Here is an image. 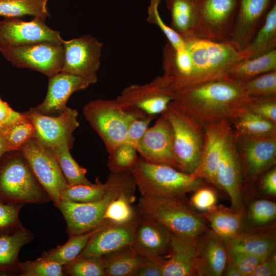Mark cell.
<instances>
[{
    "label": "cell",
    "instance_id": "6da1fadb",
    "mask_svg": "<svg viewBox=\"0 0 276 276\" xmlns=\"http://www.w3.org/2000/svg\"><path fill=\"white\" fill-rule=\"evenodd\" d=\"M175 49L168 41L163 50V88L170 95L223 77L240 61V51L229 41L217 42L192 37Z\"/></svg>",
    "mask_w": 276,
    "mask_h": 276
},
{
    "label": "cell",
    "instance_id": "7a4b0ae2",
    "mask_svg": "<svg viewBox=\"0 0 276 276\" xmlns=\"http://www.w3.org/2000/svg\"><path fill=\"white\" fill-rule=\"evenodd\" d=\"M172 102L204 126L222 120L231 121L254 99L240 82L221 77L172 94Z\"/></svg>",
    "mask_w": 276,
    "mask_h": 276
},
{
    "label": "cell",
    "instance_id": "3957f363",
    "mask_svg": "<svg viewBox=\"0 0 276 276\" xmlns=\"http://www.w3.org/2000/svg\"><path fill=\"white\" fill-rule=\"evenodd\" d=\"M105 183L104 195L98 201L80 203L60 199L56 207L65 220L69 236L87 233L103 225V216L110 202L121 194L135 191L136 188L130 172H110Z\"/></svg>",
    "mask_w": 276,
    "mask_h": 276
},
{
    "label": "cell",
    "instance_id": "277c9868",
    "mask_svg": "<svg viewBox=\"0 0 276 276\" xmlns=\"http://www.w3.org/2000/svg\"><path fill=\"white\" fill-rule=\"evenodd\" d=\"M141 196L186 198L204 181L168 165L149 163L141 156L130 170Z\"/></svg>",
    "mask_w": 276,
    "mask_h": 276
},
{
    "label": "cell",
    "instance_id": "5b68a950",
    "mask_svg": "<svg viewBox=\"0 0 276 276\" xmlns=\"http://www.w3.org/2000/svg\"><path fill=\"white\" fill-rule=\"evenodd\" d=\"M136 209L178 235L195 239L209 228L202 213L193 208L188 198L141 196Z\"/></svg>",
    "mask_w": 276,
    "mask_h": 276
},
{
    "label": "cell",
    "instance_id": "8992f818",
    "mask_svg": "<svg viewBox=\"0 0 276 276\" xmlns=\"http://www.w3.org/2000/svg\"><path fill=\"white\" fill-rule=\"evenodd\" d=\"M0 199L25 204L52 201L20 151L8 152L0 158Z\"/></svg>",
    "mask_w": 276,
    "mask_h": 276
},
{
    "label": "cell",
    "instance_id": "52a82bcc",
    "mask_svg": "<svg viewBox=\"0 0 276 276\" xmlns=\"http://www.w3.org/2000/svg\"><path fill=\"white\" fill-rule=\"evenodd\" d=\"M173 133V153L177 170L192 174L198 164L204 142L203 126L172 101L161 113Z\"/></svg>",
    "mask_w": 276,
    "mask_h": 276
},
{
    "label": "cell",
    "instance_id": "ba28073f",
    "mask_svg": "<svg viewBox=\"0 0 276 276\" xmlns=\"http://www.w3.org/2000/svg\"><path fill=\"white\" fill-rule=\"evenodd\" d=\"M83 113L102 140L108 153L125 142L129 126L136 118L124 111L116 99L90 101L84 106Z\"/></svg>",
    "mask_w": 276,
    "mask_h": 276
},
{
    "label": "cell",
    "instance_id": "9c48e42d",
    "mask_svg": "<svg viewBox=\"0 0 276 276\" xmlns=\"http://www.w3.org/2000/svg\"><path fill=\"white\" fill-rule=\"evenodd\" d=\"M5 59L17 68L38 71L48 77L61 72L63 63L62 44L52 42L11 46L0 49Z\"/></svg>",
    "mask_w": 276,
    "mask_h": 276
},
{
    "label": "cell",
    "instance_id": "30bf717a",
    "mask_svg": "<svg viewBox=\"0 0 276 276\" xmlns=\"http://www.w3.org/2000/svg\"><path fill=\"white\" fill-rule=\"evenodd\" d=\"M198 18L196 37L217 42L229 41L239 0H196Z\"/></svg>",
    "mask_w": 276,
    "mask_h": 276
},
{
    "label": "cell",
    "instance_id": "8fae6325",
    "mask_svg": "<svg viewBox=\"0 0 276 276\" xmlns=\"http://www.w3.org/2000/svg\"><path fill=\"white\" fill-rule=\"evenodd\" d=\"M34 176L48 192L55 206L60 192L68 186L53 151L33 138L20 150Z\"/></svg>",
    "mask_w": 276,
    "mask_h": 276
},
{
    "label": "cell",
    "instance_id": "7c38bea8",
    "mask_svg": "<svg viewBox=\"0 0 276 276\" xmlns=\"http://www.w3.org/2000/svg\"><path fill=\"white\" fill-rule=\"evenodd\" d=\"M119 105L135 118L162 113L172 101L171 95L162 87L159 76L150 82L126 87L116 99Z\"/></svg>",
    "mask_w": 276,
    "mask_h": 276
},
{
    "label": "cell",
    "instance_id": "4fadbf2b",
    "mask_svg": "<svg viewBox=\"0 0 276 276\" xmlns=\"http://www.w3.org/2000/svg\"><path fill=\"white\" fill-rule=\"evenodd\" d=\"M233 134L245 182L253 183L275 164L276 136L256 137L236 132Z\"/></svg>",
    "mask_w": 276,
    "mask_h": 276
},
{
    "label": "cell",
    "instance_id": "5bb4252c",
    "mask_svg": "<svg viewBox=\"0 0 276 276\" xmlns=\"http://www.w3.org/2000/svg\"><path fill=\"white\" fill-rule=\"evenodd\" d=\"M23 113L32 122L35 139L44 147L53 150L62 145L73 147L75 137L73 134L79 127L78 111L67 107L58 116H49L35 111L32 107Z\"/></svg>",
    "mask_w": 276,
    "mask_h": 276
},
{
    "label": "cell",
    "instance_id": "9a60e30c",
    "mask_svg": "<svg viewBox=\"0 0 276 276\" xmlns=\"http://www.w3.org/2000/svg\"><path fill=\"white\" fill-rule=\"evenodd\" d=\"M63 63L61 72L83 77L94 84L98 80L103 44L90 35L64 40Z\"/></svg>",
    "mask_w": 276,
    "mask_h": 276
},
{
    "label": "cell",
    "instance_id": "2e32d148",
    "mask_svg": "<svg viewBox=\"0 0 276 276\" xmlns=\"http://www.w3.org/2000/svg\"><path fill=\"white\" fill-rule=\"evenodd\" d=\"M231 123L222 120L203 126L204 142L198 164L192 174L217 188L216 175L226 143L233 133Z\"/></svg>",
    "mask_w": 276,
    "mask_h": 276
},
{
    "label": "cell",
    "instance_id": "e0dca14e",
    "mask_svg": "<svg viewBox=\"0 0 276 276\" xmlns=\"http://www.w3.org/2000/svg\"><path fill=\"white\" fill-rule=\"evenodd\" d=\"M45 20L33 17L30 21L19 18H5L0 21V49L40 42L62 44L59 31L48 26Z\"/></svg>",
    "mask_w": 276,
    "mask_h": 276
},
{
    "label": "cell",
    "instance_id": "ac0fdd59",
    "mask_svg": "<svg viewBox=\"0 0 276 276\" xmlns=\"http://www.w3.org/2000/svg\"><path fill=\"white\" fill-rule=\"evenodd\" d=\"M217 189L229 197L231 209L235 212L245 206L243 199L244 176L241 159L236 149L233 132L227 140L216 175Z\"/></svg>",
    "mask_w": 276,
    "mask_h": 276
},
{
    "label": "cell",
    "instance_id": "d6986e66",
    "mask_svg": "<svg viewBox=\"0 0 276 276\" xmlns=\"http://www.w3.org/2000/svg\"><path fill=\"white\" fill-rule=\"evenodd\" d=\"M136 150L140 156L153 164L170 166L175 169L173 153V133L168 120L162 114L149 127Z\"/></svg>",
    "mask_w": 276,
    "mask_h": 276
},
{
    "label": "cell",
    "instance_id": "ffe728a7",
    "mask_svg": "<svg viewBox=\"0 0 276 276\" xmlns=\"http://www.w3.org/2000/svg\"><path fill=\"white\" fill-rule=\"evenodd\" d=\"M93 84L86 78L60 72L49 77L48 90L44 100L32 108L42 114L58 116L67 108V101L74 93L85 89Z\"/></svg>",
    "mask_w": 276,
    "mask_h": 276
},
{
    "label": "cell",
    "instance_id": "44dd1931",
    "mask_svg": "<svg viewBox=\"0 0 276 276\" xmlns=\"http://www.w3.org/2000/svg\"><path fill=\"white\" fill-rule=\"evenodd\" d=\"M276 0H239L229 41L241 51L263 24Z\"/></svg>",
    "mask_w": 276,
    "mask_h": 276
},
{
    "label": "cell",
    "instance_id": "7402d4cb",
    "mask_svg": "<svg viewBox=\"0 0 276 276\" xmlns=\"http://www.w3.org/2000/svg\"><path fill=\"white\" fill-rule=\"evenodd\" d=\"M170 240L171 233L167 229L139 212L131 244L137 255L145 258L166 255Z\"/></svg>",
    "mask_w": 276,
    "mask_h": 276
},
{
    "label": "cell",
    "instance_id": "603a6c76",
    "mask_svg": "<svg viewBox=\"0 0 276 276\" xmlns=\"http://www.w3.org/2000/svg\"><path fill=\"white\" fill-rule=\"evenodd\" d=\"M194 276L222 275L227 253L222 238L209 228L195 239Z\"/></svg>",
    "mask_w": 276,
    "mask_h": 276
},
{
    "label": "cell",
    "instance_id": "cb8c5ba5",
    "mask_svg": "<svg viewBox=\"0 0 276 276\" xmlns=\"http://www.w3.org/2000/svg\"><path fill=\"white\" fill-rule=\"evenodd\" d=\"M137 219L125 224L101 225L78 257H101L131 245Z\"/></svg>",
    "mask_w": 276,
    "mask_h": 276
},
{
    "label": "cell",
    "instance_id": "d4e9b609",
    "mask_svg": "<svg viewBox=\"0 0 276 276\" xmlns=\"http://www.w3.org/2000/svg\"><path fill=\"white\" fill-rule=\"evenodd\" d=\"M222 240L227 253L267 256L275 251L276 236L274 225L243 229L235 236Z\"/></svg>",
    "mask_w": 276,
    "mask_h": 276
},
{
    "label": "cell",
    "instance_id": "484cf974",
    "mask_svg": "<svg viewBox=\"0 0 276 276\" xmlns=\"http://www.w3.org/2000/svg\"><path fill=\"white\" fill-rule=\"evenodd\" d=\"M168 255L162 276H194L196 255L195 239L171 233Z\"/></svg>",
    "mask_w": 276,
    "mask_h": 276
},
{
    "label": "cell",
    "instance_id": "4316f807",
    "mask_svg": "<svg viewBox=\"0 0 276 276\" xmlns=\"http://www.w3.org/2000/svg\"><path fill=\"white\" fill-rule=\"evenodd\" d=\"M33 239V234L22 225L12 233L0 235V276L20 275L19 251Z\"/></svg>",
    "mask_w": 276,
    "mask_h": 276
},
{
    "label": "cell",
    "instance_id": "83f0119b",
    "mask_svg": "<svg viewBox=\"0 0 276 276\" xmlns=\"http://www.w3.org/2000/svg\"><path fill=\"white\" fill-rule=\"evenodd\" d=\"M276 49V1L249 42L240 51L241 61L255 58Z\"/></svg>",
    "mask_w": 276,
    "mask_h": 276
},
{
    "label": "cell",
    "instance_id": "f1b7e54d",
    "mask_svg": "<svg viewBox=\"0 0 276 276\" xmlns=\"http://www.w3.org/2000/svg\"><path fill=\"white\" fill-rule=\"evenodd\" d=\"M211 229L222 239L231 238L243 229L245 208L237 212L222 205L201 213Z\"/></svg>",
    "mask_w": 276,
    "mask_h": 276
},
{
    "label": "cell",
    "instance_id": "f546056e",
    "mask_svg": "<svg viewBox=\"0 0 276 276\" xmlns=\"http://www.w3.org/2000/svg\"><path fill=\"white\" fill-rule=\"evenodd\" d=\"M171 15V28L183 40L195 37L198 10L196 0H166Z\"/></svg>",
    "mask_w": 276,
    "mask_h": 276
},
{
    "label": "cell",
    "instance_id": "4dcf8cb0",
    "mask_svg": "<svg viewBox=\"0 0 276 276\" xmlns=\"http://www.w3.org/2000/svg\"><path fill=\"white\" fill-rule=\"evenodd\" d=\"M276 70V49L260 56L239 61L224 76L237 81H244L261 74Z\"/></svg>",
    "mask_w": 276,
    "mask_h": 276
},
{
    "label": "cell",
    "instance_id": "1f68e13d",
    "mask_svg": "<svg viewBox=\"0 0 276 276\" xmlns=\"http://www.w3.org/2000/svg\"><path fill=\"white\" fill-rule=\"evenodd\" d=\"M101 257L105 263L106 276H136L142 258L131 245Z\"/></svg>",
    "mask_w": 276,
    "mask_h": 276
},
{
    "label": "cell",
    "instance_id": "d6a6232c",
    "mask_svg": "<svg viewBox=\"0 0 276 276\" xmlns=\"http://www.w3.org/2000/svg\"><path fill=\"white\" fill-rule=\"evenodd\" d=\"M230 122L239 134L256 137L276 136V124L246 109Z\"/></svg>",
    "mask_w": 276,
    "mask_h": 276
},
{
    "label": "cell",
    "instance_id": "836d02e7",
    "mask_svg": "<svg viewBox=\"0 0 276 276\" xmlns=\"http://www.w3.org/2000/svg\"><path fill=\"white\" fill-rule=\"evenodd\" d=\"M100 227L87 233L69 236V239L65 243L44 251L40 257L57 262L62 266L69 263L80 254L91 237Z\"/></svg>",
    "mask_w": 276,
    "mask_h": 276
},
{
    "label": "cell",
    "instance_id": "e575fe53",
    "mask_svg": "<svg viewBox=\"0 0 276 276\" xmlns=\"http://www.w3.org/2000/svg\"><path fill=\"white\" fill-rule=\"evenodd\" d=\"M50 0H0V16L19 18L25 15L44 20L51 14L47 7Z\"/></svg>",
    "mask_w": 276,
    "mask_h": 276
},
{
    "label": "cell",
    "instance_id": "d590c367",
    "mask_svg": "<svg viewBox=\"0 0 276 276\" xmlns=\"http://www.w3.org/2000/svg\"><path fill=\"white\" fill-rule=\"evenodd\" d=\"M135 191L124 192L110 202L103 216L102 224H125L135 220L139 212L132 204L135 200Z\"/></svg>",
    "mask_w": 276,
    "mask_h": 276
},
{
    "label": "cell",
    "instance_id": "8d00e7d4",
    "mask_svg": "<svg viewBox=\"0 0 276 276\" xmlns=\"http://www.w3.org/2000/svg\"><path fill=\"white\" fill-rule=\"evenodd\" d=\"M71 149L68 145L62 144L52 150L68 185L93 183L86 177V169L80 166L71 155Z\"/></svg>",
    "mask_w": 276,
    "mask_h": 276
},
{
    "label": "cell",
    "instance_id": "74e56055",
    "mask_svg": "<svg viewBox=\"0 0 276 276\" xmlns=\"http://www.w3.org/2000/svg\"><path fill=\"white\" fill-rule=\"evenodd\" d=\"M275 218L274 202L263 199L254 200L250 203L246 211L245 208L243 228L245 225L247 228L244 229L271 226Z\"/></svg>",
    "mask_w": 276,
    "mask_h": 276
},
{
    "label": "cell",
    "instance_id": "f35d334b",
    "mask_svg": "<svg viewBox=\"0 0 276 276\" xmlns=\"http://www.w3.org/2000/svg\"><path fill=\"white\" fill-rule=\"evenodd\" d=\"M0 133L10 151H20L26 143L34 138L35 129L26 117L20 122L0 129Z\"/></svg>",
    "mask_w": 276,
    "mask_h": 276
},
{
    "label": "cell",
    "instance_id": "ab89813d",
    "mask_svg": "<svg viewBox=\"0 0 276 276\" xmlns=\"http://www.w3.org/2000/svg\"><path fill=\"white\" fill-rule=\"evenodd\" d=\"M106 183H102L97 178L95 183L67 186L60 192V199L73 202L87 203L98 201L103 196Z\"/></svg>",
    "mask_w": 276,
    "mask_h": 276
},
{
    "label": "cell",
    "instance_id": "60d3db41",
    "mask_svg": "<svg viewBox=\"0 0 276 276\" xmlns=\"http://www.w3.org/2000/svg\"><path fill=\"white\" fill-rule=\"evenodd\" d=\"M240 82L246 94L251 98L276 97V70Z\"/></svg>",
    "mask_w": 276,
    "mask_h": 276
},
{
    "label": "cell",
    "instance_id": "b9f144b4",
    "mask_svg": "<svg viewBox=\"0 0 276 276\" xmlns=\"http://www.w3.org/2000/svg\"><path fill=\"white\" fill-rule=\"evenodd\" d=\"M63 271L71 276H106L102 257H77L63 266Z\"/></svg>",
    "mask_w": 276,
    "mask_h": 276
},
{
    "label": "cell",
    "instance_id": "7bdbcfd3",
    "mask_svg": "<svg viewBox=\"0 0 276 276\" xmlns=\"http://www.w3.org/2000/svg\"><path fill=\"white\" fill-rule=\"evenodd\" d=\"M107 166L110 172H130L137 158L136 149L124 142L108 153Z\"/></svg>",
    "mask_w": 276,
    "mask_h": 276
},
{
    "label": "cell",
    "instance_id": "ee69618b",
    "mask_svg": "<svg viewBox=\"0 0 276 276\" xmlns=\"http://www.w3.org/2000/svg\"><path fill=\"white\" fill-rule=\"evenodd\" d=\"M20 276H63V266L53 261L38 258L21 262Z\"/></svg>",
    "mask_w": 276,
    "mask_h": 276
},
{
    "label": "cell",
    "instance_id": "f6af8a7d",
    "mask_svg": "<svg viewBox=\"0 0 276 276\" xmlns=\"http://www.w3.org/2000/svg\"><path fill=\"white\" fill-rule=\"evenodd\" d=\"M24 205L0 199V235L12 233L22 226L18 216Z\"/></svg>",
    "mask_w": 276,
    "mask_h": 276
},
{
    "label": "cell",
    "instance_id": "bcb514c9",
    "mask_svg": "<svg viewBox=\"0 0 276 276\" xmlns=\"http://www.w3.org/2000/svg\"><path fill=\"white\" fill-rule=\"evenodd\" d=\"M160 0H151L148 9L147 21L158 26L168 39V41L175 49H180L184 47L183 39L170 27L168 26L161 18L158 6Z\"/></svg>",
    "mask_w": 276,
    "mask_h": 276
},
{
    "label": "cell",
    "instance_id": "7dc6e473",
    "mask_svg": "<svg viewBox=\"0 0 276 276\" xmlns=\"http://www.w3.org/2000/svg\"><path fill=\"white\" fill-rule=\"evenodd\" d=\"M193 192L190 202L196 210L205 212L217 205L218 196L213 188L204 185Z\"/></svg>",
    "mask_w": 276,
    "mask_h": 276
},
{
    "label": "cell",
    "instance_id": "c3c4849f",
    "mask_svg": "<svg viewBox=\"0 0 276 276\" xmlns=\"http://www.w3.org/2000/svg\"><path fill=\"white\" fill-rule=\"evenodd\" d=\"M268 255L260 256L238 252L227 253L228 257L237 266L241 276H251L259 263Z\"/></svg>",
    "mask_w": 276,
    "mask_h": 276
},
{
    "label": "cell",
    "instance_id": "681fc988",
    "mask_svg": "<svg viewBox=\"0 0 276 276\" xmlns=\"http://www.w3.org/2000/svg\"><path fill=\"white\" fill-rule=\"evenodd\" d=\"M246 110L276 124V97L254 99Z\"/></svg>",
    "mask_w": 276,
    "mask_h": 276
},
{
    "label": "cell",
    "instance_id": "f907efd6",
    "mask_svg": "<svg viewBox=\"0 0 276 276\" xmlns=\"http://www.w3.org/2000/svg\"><path fill=\"white\" fill-rule=\"evenodd\" d=\"M155 118L152 116L135 118L129 126L125 142L136 149L150 123Z\"/></svg>",
    "mask_w": 276,
    "mask_h": 276
},
{
    "label": "cell",
    "instance_id": "816d5d0a",
    "mask_svg": "<svg viewBox=\"0 0 276 276\" xmlns=\"http://www.w3.org/2000/svg\"><path fill=\"white\" fill-rule=\"evenodd\" d=\"M169 255L141 258L136 276H162L163 268Z\"/></svg>",
    "mask_w": 276,
    "mask_h": 276
},
{
    "label": "cell",
    "instance_id": "f5cc1de1",
    "mask_svg": "<svg viewBox=\"0 0 276 276\" xmlns=\"http://www.w3.org/2000/svg\"><path fill=\"white\" fill-rule=\"evenodd\" d=\"M26 118L23 113L15 111L0 98V129L20 122Z\"/></svg>",
    "mask_w": 276,
    "mask_h": 276
},
{
    "label": "cell",
    "instance_id": "db71d44e",
    "mask_svg": "<svg viewBox=\"0 0 276 276\" xmlns=\"http://www.w3.org/2000/svg\"><path fill=\"white\" fill-rule=\"evenodd\" d=\"M276 275L275 251L265 257L257 266L251 276Z\"/></svg>",
    "mask_w": 276,
    "mask_h": 276
},
{
    "label": "cell",
    "instance_id": "11a10c76",
    "mask_svg": "<svg viewBox=\"0 0 276 276\" xmlns=\"http://www.w3.org/2000/svg\"><path fill=\"white\" fill-rule=\"evenodd\" d=\"M263 191L269 195H276V168L273 167L263 176L261 181Z\"/></svg>",
    "mask_w": 276,
    "mask_h": 276
},
{
    "label": "cell",
    "instance_id": "9f6ffc18",
    "mask_svg": "<svg viewBox=\"0 0 276 276\" xmlns=\"http://www.w3.org/2000/svg\"><path fill=\"white\" fill-rule=\"evenodd\" d=\"M223 275L226 276H241L238 268L228 256L226 264Z\"/></svg>",
    "mask_w": 276,
    "mask_h": 276
},
{
    "label": "cell",
    "instance_id": "6f0895ef",
    "mask_svg": "<svg viewBox=\"0 0 276 276\" xmlns=\"http://www.w3.org/2000/svg\"><path fill=\"white\" fill-rule=\"evenodd\" d=\"M10 150L6 146L0 133V158L7 152Z\"/></svg>",
    "mask_w": 276,
    "mask_h": 276
}]
</instances>
